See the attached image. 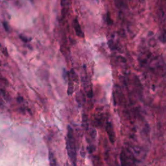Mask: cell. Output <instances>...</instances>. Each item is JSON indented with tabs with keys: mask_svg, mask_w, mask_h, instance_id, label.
I'll use <instances>...</instances> for the list:
<instances>
[{
	"mask_svg": "<svg viewBox=\"0 0 166 166\" xmlns=\"http://www.w3.org/2000/svg\"><path fill=\"white\" fill-rule=\"evenodd\" d=\"M67 152L70 157L71 162L74 166L77 163V150L75 146V140L74 135V131L70 126L67 127V133L66 138Z\"/></svg>",
	"mask_w": 166,
	"mask_h": 166,
	"instance_id": "cell-1",
	"label": "cell"
},
{
	"mask_svg": "<svg viewBox=\"0 0 166 166\" xmlns=\"http://www.w3.org/2000/svg\"><path fill=\"white\" fill-rule=\"evenodd\" d=\"M73 25H74V27L77 36H78L80 38L84 37V33L82 32L79 21H78L77 18H75L74 21H73Z\"/></svg>",
	"mask_w": 166,
	"mask_h": 166,
	"instance_id": "cell-2",
	"label": "cell"
},
{
	"mask_svg": "<svg viewBox=\"0 0 166 166\" xmlns=\"http://www.w3.org/2000/svg\"><path fill=\"white\" fill-rule=\"evenodd\" d=\"M106 130L107 134L108 135L109 139H110V141L112 143H114V141H115V134H114V131L112 125L110 123H107Z\"/></svg>",
	"mask_w": 166,
	"mask_h": 166,
	"instance_id": "cell-3",
	"label": "cell"
},
{
	"mask_svg": "<svg viewBox=\"0 0 166 166\" xmlns=\"http://www.w3.org/2000/svg\"><path fill=\"white\" fill-rule=\"evenodd\" d=\"M120 160H121V166H128V161L127 158V156L124 151H122L120 155Z\"/></svg>",
	"mask_w": 166,
	"mask_h": 166,
	"instance_id": "cell-4",
	"label": "cell"
},
{
	"mask_svg": "<svg viewBox=\"0 0 166 166\" xmlns=\"http://www.w3.org/2000/svg\"><path fill=\"white\" fill-rule=\"evenodd\" d=\"M49 160L50 166H57L56 160L55 155L53 154V153L49 152Z\"/></svg>",
	"mask_w": 166,
	"mask_h": 166,
	"instance_id": "cell-5",
	"label": "cell"
},
{
	"mask_svg": "<svg viewBox=\"0 0 166 166\" xmlns=\"http://www.w3.org/2000/svg\"><path fill=\"white\" fill-rule=\"evenodd\" d=\"M115 5L118 8H123L125 5V0H114Z\"/></svg>",
	"mask_w": 166,
	"mask_h": 166,
	"instance_id": "cell-6",
	"label": "cell"
},
{
	"mask_svg": "<svg viewBox=\"0 0 166 166\" xmlns=\"http://www.w3.org/2000/svg\"><path fill=\"white\" fill-rule=\"evenodd\" d=\"M73 92H74V84H73V82H71V80L70 79L69 86L68 88H67V93H68V95H71Z\"/></svg>",
	"mask_w": 166,
	"mask_h": 166,
	"instance_id": "cell-7",
	"label": "cell"
},
{
	"mask_svg": "<svg viewBox=\"0 0 166 166\" xmlns=\"http://www.w3.org/2000/svg\"><path fill=\"white\" fill-rule=\"evenodd\" d=\"M88 119H87V117H86V116L85 115L83 116V117H82V122H83V127H84L86 129L88 128Z\"/></svg>",
	"mask_w": 166,
	"mask_h": 166,
	"instance_id": "cell-8",
	"label": "cell"
},
{
	"mask_svg": "<svg viewBox=\"0 0 166 166\" xmlns=\"http://www.w3.org/2000/svg\"><path fill=\"white\" fill-rule=\"evenodd\" d=\"M106 22H107V23L108 25H111L113 23L112 20L111 19V16H110V13H108L107 14H106Z\"/></svg>",
	"mask_w": 166,
	"mask_h": 166,
	"instance_id": "cell-9",
	"label": "cell"
}]
</instances>
